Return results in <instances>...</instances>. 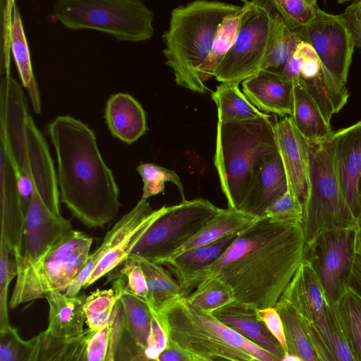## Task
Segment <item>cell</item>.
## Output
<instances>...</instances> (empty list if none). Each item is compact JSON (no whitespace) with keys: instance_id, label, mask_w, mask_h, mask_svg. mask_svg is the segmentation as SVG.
Returning <instances> with one entry per match:
<instances>
[{"instance_id":"obj_1","label":"cell","mask_w":361,"mask_h":361,"mask_svg":"<svg viewBox=\"0 0 361 361\" xmlns=\"http://www.w3.org/2000/svg\"><path fill=\"white\" fill-rule=\"evenodd\" d=\"M305 247L301 223L262 216L238 234L207 277L230 286L236 302L272 305L304 261Z\"/></svg>"},{"instance_id":"obj_2","label":"cell","mask_w":361,"mask_h":361,"mask_svg":"<svg viewBox=\"0 0 361 361\" xmlns=\"http://www.w3.org/2000/svg\"><path fill=\"white\" fill-rule=\"evenodd\" d=\"M48 133L57 158L61 202L90 228L114 221L121 207L119 190L94 131L72 116H59L48 125Z\"/></svg>"},{"instance_id":"obj_3","label":"cell","mask_w":361,"mask_h":361,"mask_svg":"<svg viewBox=\"0 0 361 361\" xmlns=\"http://www.w3.org/2000/svg\"><path fill=\"white\" fill-rule=\"evenodd\" d=\"M277 122L271 114L217 122L214 164L228 208L242 211L257 166L279 152Z\"/></svg>"},{"instance_id":"obj_4","label":"cell","mask_w":361,"mask_h":361,"mask_svg":"<svg viewBox=\"0 0 361 361\" xmlns=\"http://www.w3.org/2000/svg\"><path fill=\"white\" fill-rule=\"evenodd\" d=\"M240 8L222 1L196 0L171 11L169 29L162 35L163 53L178 86L203 94L196 70L209 55L223 20Z\"/></svg>"},{"instance_id":"obj_5","label":"cell","mask_w":361,"mask_h":361,"mask_svg":"<svg viewBox=\"0 0 361 361\" xmlns=\"http://www.w3.org/2000/svg\"><path fill=\"white\" fill-rule=\"evenodd\" d=\"M169 339L202 356L216 355L231 361H281L262 347L202 312L182 297L158 314Z\"/></svg>"},{"instance_id":"obj_6","label":"cell","mask_w":361,"mask_h":361,"mask_svg":"<svg viewBox=\"0 0 361 361\" xmlns=\"http://www.w3.org/2000/svg\"><path fill=\"white\" fill-rule=\"evenodd\" d=\"M332 135L321 141L307 142L309 188L301 224L306 245L324 232L358 227V220L347 204L336 177Z\"/></svg>"},{"instance_id":"obj_7","label":"cell","mask_w":361,"mask_h":361,"mask_svg":"<svg viewBox=\"0 0 361 361\" xmlns=\"http://www.w3.org/2000/svg\"><path fill=\"white\" fill-rule=\"evenodd\" d=\"M52 16L71 30L91 29L123 41L149 39L154 13L140 0H59Z\"/></svg>"},{"instance_id":"obj_8","label":"cell","mask_w":361,"mask_h":361,"mask_svg":"<svg viewBox=\"0 0 361 361\" xmlns=\"http://www.w3.org/2000/svg\"><path fill=\"white\" fill-rule=\"evenodd\" d=\"M244 13L232 47L215 79L240 83L261 71L279 16L271 0L243 1Z\"/></svg>"},{"instance_id":"obj_9","label":"cell","mask_w":361,"mask_h":361,"mask_svg":"<svg viewBox=\"0 0 361 361\" xmlns=\"http://www.w3.org/2000/svg\"><path fill=\"white\" fill-rule=\"evenodd\" d=\"M164 206L154 210L150 203L140 199L106 233L101 245L90 253L65 294L78 296L82 288L92 285L119 267L154 221L166 211Z\"/></svg>"},{"instance_id":"obj_10","label":"cell","mask_w":361,"mask_h":361,"mask_svg":"<svg viewBox=\"0 0 361 361\" xmlns=\"http://www.w3.org/2000/svg\"><path fill=\"white\" fill-rule=\"evenodd\" d=\"M222 209L198 198L166 207L131 250L128 257L142 258L162 264Z\"/></svg>"},{"instance_id":"obj_11","label":"cell","mask_w":361,"mask_h":361,"mask_svg":"<svg viewBox=\"0 0 361 361\" xmlns=\"http://www.w3.org/2000/svg\"><path fill=\"white\" fill-rule=\"evenodd\" d=\"M93 239L72 229L61 238L36 264L22 290L11 297L9 307L44 298L49 291L65 293L84 266Z\"/></svg>"},{"instance_id":"obj_12","label":"cell","mask_w":361,"mask_h":361,"mask_svg":"<svg viewBox=\"0 0 361 361\" xmlns=\"http://www.w3.org/2000/svg\"><path fill=\"white\" fill-rule=\"evenodd\" d=\"M358 239L359 228L355 227L324 232L306 245L305 259L312 265L332 311L350 288Z\"/></svg>"},{"instance_id":"obj_13","label":"cell","mask_w":361,"mask_h":361,"mask_svg":"<svg viewBox=\"0 0 361 361\" xmlns=\"http://www.w3.org/2000/svg\"><path fill=\"white\" fill-rule=\"evenodd\" d=\"M296 32L302 41L313 47L335 82L346 87L355 45L341 14H331L320 9L312 22Z\"/></svg>"},{"instance_id":"obj_14","label":"cell","mask_w":361,"mask_h":361,"mask_svg":"<svg viewBox=\"0 0 361 361\" xmlns=\"http://www.w3.org/2000/svg\"><path fill=\"white\" fill-rule=\"evenodd\" d=\"M281 298L293 306L304 322L313 326L324 343L328 341L338 322L309 262L304 259Z\"/></svg>"},{"instance_id":"obj_15","label":"cell","mask_w":361,"mask_h":361,"mask_svg":"<svg viewBox=\"0 0 361 361\" xmlns=\"http://www.w3.org/2000/svg\"><path fill=\"white\" fill-rule=\"evenodd\" d=\"M332 154L336 177L341 192L358 220L361 213V121L334 132Z\"/></svg>"},{"instance_id":"obj_16","label":"cell","mask_w":361,"mask_h":361,"mask_svg":"<svg viewBox=\"0 0 361 361\" xmlns=\"http://www.w3.org/2000/svg\"><path fill=\"white\" fill-rule=\"evenodd\" d=\"M276 138L288 186L293 189L303 204L309 188L308 142L295 128L290 116H285L277 122Z\"/></svg>"},{"instance_id":"obj_17","label":"cell","mask_w":361,"mask_h":361,"mask_svg":"<svg viewBox=\"0 0 361 361\" xmlns=\"http://www.w3.org/2000/svg\"><path fill=\"white\" fill-rule=\"evenodd\" d=\"M1 238L13 257L21 250L27 209L19 192L10 161L0 150Z\"/></svg>"},{"instance_id":"obj_18","label":"cell","mask_w":361,"mask_h":361,"mask_svg":"<svg viewBox=\"0 0 361 361\" xmlns=\"http://www.w3.org/2000/svg\"><path fill=\"white\" fill-rule=\"evenodd\" d=\"M242 90L262 113L283 118L292 116L293 84L279 74L260 71L242 82Z\"/></svg>"},{"instance_id":"obj_19","label":"cell","mask_w":361,"mask_h":361,"mask_svg":"<svg viewBox=\"0 0 361 361\" xmlns=\"http://www.w3.org/2000/svg\"><path fill=\"white\" fill-rule=\"evenodd\" d=\"M238 234L185 251L165 261L162 264L169 267L176 275L184 293L197 286L207 277L211 267L232 244Z\"/></svg>"},{"instance_id":"obj_20","label":"cell","mask_w":361,"mask_h":361,"mask_svg":"<svg viewBox=\"0 0 361 361\" xmlns=\"http://www.w3.org/2000/svg\"><path fill=\"white\" fill-rule=\"evenodd\" d=\"M287 188L285 169L278 152L257 166L242 211L257 218L264 216L266 209Z\"/></svg>"},{"instance_id":"obj_21","label":"cell","mask_w":361,"mask_h":361,"mask_svg":"<svg viewBox=\"0 0 361 361\" xmlns=\"http://www.w3.org/2000/svg\"><path fill=\"white\" fill-rule=\"evenodd\" d=\"M48 302V326L46 331L54 338L71 341L85 331L84 306L87 295L70 297L64 293L49 291L44 294Z\"/></svg>"},{"instance_id":"obj_22","label":"cell","mask_w":361,"mask_h":361,"mask_svg":"<svg viewBox=\"0 0 361 361\" xmlns=\"http://www.w3.org/2000/svg\"><path fill=\"white\" fill-rule=\"evenodd\" d=\"M104 116L113 136L129 145L147 130L145 111L129 94L111 95L106 102Z\"/></svg>"},{"instance_id":"obj_23","label":"cell","mask_w":361,"mask_h":361,"mask_svg":"<svg viewBox=\"0 0 361 361\" xmlns=\"http://www.w3.org/2000/svg\"><path fill=\"white\" fill-rule=\"evenodd\" d=\"M95 331L89 328L78 338L63 341L54 338L46 330L30 341L26 361H87V346Z\"/></svg>"},{"instance_id":"obj_24","label":"cell","mask_w":361,"mask_h":361,"mask_svg":"<svg viewBox=\"0 0 361 361\" xmlns=\"http://www.w3.org/2000/svg\"><path fill=\"white\" fill-rule=\"evenodd\" d=\"M257 219L241 210L222 209L206 226L180 247L173 257L214 243L226 236L238 234L252 224Z\"/></svg>"},{"instance_id":"obj_25","label":"cell","mask_w":361,"mask_h":361,"mask_svg":"<svg viewBox=\"0 0 361 361\" xmlns=\"http://www.w3.org/2000/svg\"><path fill=\"white\" fill-rule=\"evenodd\" d=\"M292 121L307 142H317L330 137L334 131L323 117L312 99L298 83L293 84Z\"/></svg>"},{"instance_id":"obj_26","label":"cell","mask_w":361,"mask_h":361,"mask_svg":"<svg viewBox=\"0 0 361 361\" xmlns=\"http://www.w3.org/2000/svg\"><path fill=\"white\" fill-rule=\"evenodd\" d=\"M298 83L330 124L332 116L344 107L349 97L347 87L339 86L323 66L319 72L313 76L306 79L299 78Z\"/></svg>"},{"instance_id":"obj_27","label":"cell","mask_w":361,"mask_h":361,"mask_svg":"<svg viewBox=\"0 0 361 361\" xmlns=\"http://www.w3.org/2000/svg\"><path fill=\"white\" fill-rule=\"evenodd\" d=\"M11 52L23 85L26 88L35 114L41 113V99L31 65L30 49L16 2L12 8Z\"/></svg>"},{"instance_id":"obj_28","label":"cell","mask_w":361,"mask_h":361,"mask_svg":"<svg viewBox=\"0 0 361 361\" xmlns=\"http://www.w3.org/2000/svg\"><path fill=\"white\" fill-rule=\"evenodd\" d=\"M244 8L227 16L221 22L204 63L197 68L196 76L202 93L208 90L205 82L214 77L215 71L232 47L237 35Z\"/></svg>"},{"instance_id":"obj_29","label":"cell","mask_w":361,"mask_h":361,"mask_svg":"<svg viewBox=\"0 0 361 361\" xmlns=\"http://www.w3.org/2000/svg\"><path fill=\"white\" fill-rule=\"evenodd\" d=\"M222 323L231 327L247 339L282 359L286 355L278 341L257 318L243 316L232 303L213 312Z\"/></svg>"},{"instance_id":"obj_30","label":"cell","mask_w":361,"mask_h":361,"mask_svg":"<svg viewBox=\"0 0 361 361\" xmlns=\"http://www.w3.org/2000/svg\"><path fill=\"white\" fill-rule=\"evenodd\" d=\"M135 259L145 274L148 288V305L153 312L159 313L183 297L179 283L160 264L142 258Z\"/></svg>"},{"instance_id":"obj_31","label":"cell","mask_w":361,"mask_h":361,"mask_svg":"<svg viewBox=\"0 0 361 361\" xmlns=\"http://www.w3.org/2000/svg\"><path fill=\"white\" fill-rule=\"evenodd\" d=\"M212 98L217 107L218 121H240L268 115L248 100L237 82H221L212 93Z\"/></svg>"},{"instance_id":"obj_32","label":"cell","mask_w":361,"mask_h":361,"mask_svg":"<svg viewBox=\"0 0 361 361\" xmlns=\"http://www.w3.org/2000/svg\"><path fill=\"white\" fill-rule=\"evenodd\" d=\"M335 314L355 361H361V296L351 288L335 308Z\"/></svg>"},{"instance_id":"obj_33","label":"cell","mask_w":361,"mask_h":361,"mask_svg":"<svg viewBox=\"0 0 361 361\" xmlns=\"http://www.w3.org/2000/svg\"><path fill=\"white\" fill-rule=\"evenodd\" d=\"M116 293L122 307L124 329L138 353L142 354L150 332L152 318L150 307L135 296Z\"/></svg>"},{"instance_id":"obj_34","label":"cell","mask_w":361,"mask_h":361,"mask_svg":"<svg viewBox=\"0 0 361 361\" xmlns=\"http://www.w3.org/2000/svg\"><path fill=\"white\" fill-rule=\"evenodd\" d=\"M276 309L283 322L288 353L302 361H319L303 322L293 306L281 298Z\"/></svg>"},{"instance_id":"obj_35","label":"cell","mask_w":361,"mask_h":361,"mask_svg":"<svg viewBox=\"0 0 361 361\" xmlns=\"http://www.w3.org/2000/svg\"><path fill=\"white\" fill-rule=\"evenodd\" d=\"M185 299L192 307L208 314L235 302L231 287L214 276H209L202 281L196 290Z\"/></svg>"},{"instance_id":"obj_36","label":"cell","mask_w":361,"mask_h":361,"mask_svg":"<svg viewBox=\"0 0 361 361\" xmlns=\"http://www.w3.org/2000/svg\"><path fill=\"white\" fill-rule=\"evenodd\" d=\"M301 41L298 33L289 30L279 14L261 71L279 74Z\"/></svg>"},{"instance_id":"obj_37","label":"cell","mask_w":361,"mask_h":361,"mask_svg":"<svg viewBox=\"0 0 361 361\" xmlns=\"http://www.w3.org/2000/svg\"><path fill=\"white\" fill-rule=\"evenodd\" d=\"M109 273L108 281H113V289L130 294L148 305V288L143 270L138 260L128 257L119 267Z\"/></svg>"},{"instance_id":"obj_38","label":"cell","mask_w":361,"mask_h":361,"mask_svg":"<svg viewBox=\"0 0 361 361\" xmlns=\"http://www.w3.org/2000/svg\"><path fill=\"white\" fill-rule=\"evenodd\" d=\"M118 299V294L113 288L97 289L87 296L84 310L88 328L96 331L110 323Z\"/></svg>"},{"instance_id":"obj_39","label":"cell","mask_w":361,"mask_h":361,"mask_svg":"<svg viewBox=\"0 0 361 361\" xmlns=\"http://www.w3.org/2000/svg\"><path fill=\"white\" fill-rule=\"evenodd\" d=\"M287 27L296 32L317 17L320 8L315 0H271Z\"/></svg>"},{"instance_id":"obj_40","label":"cell","mask_w":361,"mask_h":361,"mask_svg":"<svg viewBox=\"0 0 361 361\" xmlns=\"http://www.w3.org/2000/svg\"><path fill=\"white\" fill-rule=\"evenodd\" d=\"M143 182L142 198L157 195L164 190L165 183L171 182L178 189L183 201H186L184 188L178 175L173 170L152 164L145 163L136 168Z\"/></svg>"},{"instance_id":"obj_41","label":"cell","mask_w":361,"mask_h":361,"mask_svg":"<svg viewBox=\"0 0 361 361\" xmlns=\"http://www.w3.org/2000/svg\"><path fill=\"white\" fill-rule=\"evenodd\" d=\"M17 265L7 244L0 240V332L11 326L8 311V292L11 281L17 276Z\"/></svg>"},{"instance_id":"obj_42","label":"cell","mask_w":361,"mask_h":361,"mask_svg":"<svg viewBox=\"0 0 361 361\" xmlns=\"http://www.w3.org/2000/svg\"><path fill=\"white\" fill-rule=\"evenodd\" d=\"M264 216L282 222L302 221L303 204L291 188L278 197L266 209Z\"/></svg>"},{"instance_id":"obj_43","label":"cell","mask_w":361,"mask_h":361,"mask_svg":"<svg viewBox=\"0 0 361 361\" xmlns=\"http://www.w3.org/2000/svg\"><path fill=\"white\" fill-rule=\"evenodd\" d=\"M13 3L14 1L12 0L0 1V73L1 77L11 75V25Z\"/></svg>"},{"instance_id":"obj_44","label":"cell","mask_w":361,"mask_h":361,"mask_svg":"<svg viewBox=\"0 0 361 361\" xmlns=\"http://www.w3.org/2000/svg\"><path fill=\"white\" fill-rule=\"evenodd\" d=\"M30 341L23 339L12 326L0 332V361H26Z\"/></svg>"},{"instance_id":"obj_45","label":"cell","mask_w":361,"mask_h":361,"mask_svg":"<svg viewBox=\"0 0 361 361\" xmlns=\"http://www.w3.org/2000/svg\"><path fill=\"white\" fill-rule=\"evenodd\" d=\"M152 314L151 328L147 346L141 354L148 361L157 360L160 353L166 348L169 343V336L162 323L152 311Z\"/></svg>"},{"instance_id":"obj_46","label":"cell","mask_w":361,"mask_h":361,"mask_svg":"<svg viewBox=\"0 0 361 361\" xmlns=\"http://www.w3.org/2000/svg\"><path fill=\"white\" fill-rule=\"evenodd\" d=\"M114 319V317L110 323L96 331L90 338L87 346V361H105L111 339Z\"/></svg>"},{"instance_id":"obj_47","label":"cell","mask_w":361,"mask_h":361,"mask_svg":"<svg viewBox=\"0 0 361 361\" xmlns=\"http://www.w3.org/2000/svg\"><path fill=\"white\" fill-rule=\"evenodd\" d=\"M257 318L263 322L269 333L278 341L286 355L288 354L284 325L278 310L272 307L259 309Z\"/></svg>"},{"instance_id":"obj_48","label":"cell","mask_w":361,"mask_h":361,"mask_svg":"<svg viewBox=\"0 0 361 361\" xmlns=\"http://www.w3.org/2000/svg\"><path fill=\"white\" fill-rule=\"evenodd\" d=\"M341 16L352 35L355 47L361 48V0L353 1Z\"/></svg>"},{"instance_id":"obj_49","label":"cell","mask_w":361,"mask_h":361,"mask_svg":"<svg viewBox=\"0 0 361 361\" xmlns=\"http://www.w3.org/2000/svg\"><path fill=\"white\" fill-rule=\"evenodd\" d=\"M155 361H211L207 357L192 352L169 339L166 348Z\"/></svg>"},{"instance_id":"obj_50","label":"cell","mask_w":361,"mask_h":361,"mask_svg":"<svg viewBox=\"0 0 361 361\" xmlns=\"http://www.w3.org/2000/svg\"><path fill=\"white\" fill-rule=\"evenodd\" d=\"M123 330V316L120 300L116 306L113 329L105 361H116L117 348Z\"/></svg>"},{"instance_id":"obj_51","label":"cell","mask_w":361,"mask_h":361,"mask_svg":"<svg viewBox=\"0 0 361 361\" xmlns=\"http://www.w3.org/2000/svg\"><path fill=\"white\" fill-rule=\"evenodd\" d=\"M290 55L281 72L279 73L283 78L292 82L297 83L303 64V59L295 52Z\"/></svg>"},{"instance_id":"obj_52","label":"cell","mask_w":361,"mask_h":361,"mask_svg":"<svg viewBox=\"0 0 361 361\" xmlns=\"http://www.w3.org/2000/svg\"><path fill=\"white\" fill-rule=\"evenodd\" d=\"M303 324L309 338L314 348L319 361H333L327 347L317 330L310 324L304 322Z\"/></svg>"},{"instance_id":"obj_53","label":"cell","mask_w":361,"mask_h":361,"mask_svg":"<svg viewBox=\"0 0 361 361\" xmlns=\"http://www.w3.org/2000/svg\"><path fill=\"white\" fill-rule=\"evenodd\" d=\"M349 286L361 296V265L356 259L350 279Z\"/></svg>"},{"instance_id":"obj_54","label":"cell","mask_w":361,"mask_h":361,"mask_svg":"<svg viewBox=\"0 0 361 361\" xmlns=\"http://www.w3.org/2000/svg\"><path fill=\"white\" fill-rule=\"evenodd\" d=\"M281 361H302L298 356L295 355L293 354H287L285 355Z\"/></svg>"},{"instance_id":"obj_55","label":"cell","mask_w":361,"mask_h":361,"mask_svg":"<svg viewBox=\"0 0 361 361\" xmlns=\"http://www.w3.org/2000/svg\"><path fill=\"white\" fill-rule=\"evenodd\" d=\"M355 259L361 265V237L360 236V234H359V239H358V243H357Z\"/></svg>"},{"instance_id":"obj_56","label":"cell","mask_w":361,"mask_h":361,"mask_svg":"<svg viewBox=\"0 0 361 361\" xmlns=\"http://www.w3.org/2000/svg\"><path fill=\"white\" fill-rule=\"evenodd\" d=\"M359 199H360V204L361 208V180L360 183V187H359Z\"/></svg>"}]
</instances>
